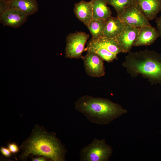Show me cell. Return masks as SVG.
<instances>
[{
  "instance_id": "6da1fadb",
  "label": "cell",
  "mask_w": 161,
  "mask_h": 161,
  "mask_svg": "<svg viewBox=\"0 0 161 161\" xmlns=\"http://www.w3.org/2000/svg\"><path fill=\"white\" fill-rule=\"evenodd\" d=\"M54 132H49L43 126L35 124L30 136L20 146L21 160L44 156L52 161H65L67 149Z\"/></svg>"
},
{
  "instance_id": "7a4b0ae2",
  "label": "cell",
  "mask_w": 161,
  "mask_h": 161,
  "mask_svg": "<svg viewBox=\"0 0 161 161\" xmlns=\"http://www.w3.org/2000/svg\"><path fill=\"white\" fill-rule=\"evenodd\" d=\"M74 103L76 110L90 122L98 125L108 124L127 112L121 105L109 99L88 95L80 97Z\"/></svg>"
},
{
  "instance_id": "3957f363",
  "label": "cell",
  "mask_w": 161,
  "mask_h": 161,
  "mask_svg": "<svg viewBox=\"0 0 161 161\" xmlns=\"http://www.w3.org/2000/svg\"><path fill=\"white\" fill-rule=\"evenodd\" d=\"M122 65L132 78L140 76L152 85H161V53L148 49L130 51Z\"/></svg>"
},
{
  "instance_id": "277c9868",
  "label": "cell",
  "mask_w": 161,
  "mask_h": 161,
  "mask_svg": "<svg viewBox=\"0 0 161 161\" xmlns=\"http://www.w3.org/2000/svg\"><path fill=\"white\" fill-rule=\"evenodd\" d=\"M112 147L104 139L95 138L92 142L82 148L80 152L81 161H107L112 153Z\"/></svg>"
},
{
  "instance_id": "5b68a950",
  "label": "cell",
  "mask_w": 161,
  "mask_h": 161,
  "mask_svg": "<svg viewBox=\"0 0 161 161\" xmlns=\"http://www.w3.org/2000/svg\"><path fill=\"white\" fill-rule=\"evenodd\" d=\"M89 35L84 32L69 33L66 38L65 56L70 59L82 58L85 46Z\"/></svg>"
},
{
  "instance_id": "8992f818",
  "label": "cell",
  "mask_w": 161,
  "mask_h": 161,
  "mask_svg": "<svg viewBox=\"0 0 161 161\" xmlns=\"http://www.w3.org/2000/svg\"><path fill=\"white\" fill-rule=\"evenodd\" d=\"M118 17L125 23L138 27L151 25L136 2Z\"/></svg>"
},
{
  "instance_id": "52a82bcc",
  "label": "cell",
  "mask_w": 161,
  "mask_h": 161,
  "mask_svg": "<svg viewBox=\"0 0 161 161\" xmlns=\"http://www.w3.org/2000/svg\"><path fill=\"white\" fill-rule=\"evenodd\" d=\"M82 58L86 74L93 77H100L105 75L103 60L97 54L92 51H87Z\"/></svg>"
},
{
  "instance_id": "ba28073f",
  "label": "cell",
  "mask_w": 161,
  "mask_h": 161,
  "mask_svg": "<svg viewBox=\"0 0 161 161\" xmlns=\"http://www.w3.org/2000/svg\"><path fill=\"white\" fill-rule=\"evenodd\" d=\"M139 27L126 24L120 34L115 39L123 53L130 51L139 34Z\"/></svg>"
},
{
  "instance_id": "9c48e42d",
  "label": "cell",
  "mask_w": 161,
  "mask_h": 161,
  "mask_svg": "<svg viewBox=\"0 0 161 161\" xmlns=\"http://www.w3.org/2000/svg\"><path fill=\"white\" fill-rule=\"evenodd\" d=\"M27 17L28 16L23 12L16 9L10 8L0 14V21L4 26L16 28L26 22Z\"/></svg>"
},
{
  "instance_id": "30bf717a",
  "label": "cell",
  "mask_w": 161,
  "mask_h": 161,
  "mask_svg": "<svg viewBox=\"0 0 161 161\" xmlns=\"http://www.w3.org/2000/svg\"><path fill=\"white\" fill-rule=\"evenodd\" d=\"M158 37L159 35L157 29L151 25L139 27V34L133 46L150 45Z\"/></svg>"
},
{
  "instance_id": "8fae6325",
  "label": "cell",
  "mask_w": 161,
  "mask_h": 161,
  "mask_svg": "<svg viewBox=\"0 0 161 161\" xmlns=\"http://www.w3.org/2000/svg\"><path fill=\"white\" fill-rule=\"evenodd\" d=\"M74 13L77 18L87 27L93 19V12L92 1L81 0L75 4Z\"/></svg>"
},
{
  "instance_id": "7c38bea8",
  "label": "cell",
  "mask_w": 161,
  "mask_h": 161,
  "mask_svg": "<svg viewBox=\"0 0 161 161\" xmlns=\"http://www.w3.org/2000/svg\"><path fill=\"white\" fill-rule=\"evenodd\" d=\"M92 47L103 48L116 55L119 53H123L115 39L104 37L96 39H91L85 48Z\"/></svg>"
},
{
  "instance_id": "4fadbf2b",
  "label": "cell",
  "mask_w": 161,
  "mask_h": 161,
  "mask_svg": "<svg viewBox=\"0 0 161 161\" xmlns=\"http://www.w3.org/2000/svg\"><path fill=\"white\" fill-rule=\"evenodd\" d=\"M143 13L148 20L157 18L161 11V0H135Z\"/></svg>"
},
{
  "instance_id": "5bb4252c",
  "label": "cell",
  "mask_w": 161,
  "mask_h": 161,
  "mask_svg": "<svg viewBox=\"0 0 161 161\" xmlns=\"http://www.w3.org/2000/svg\"><path fill=\"white\" fill-rule=\"evenodd\" d=\"M125 24L118 17L110 16L106 20L103 37L116 39L123 30Z\"/></svg>"
},
{
  "instance_id": "9a60e30c",
  "label": "cell",
  "mask_w": 161,
  "mask_h": 161,
  "mask_svg": "<svg viewBox=\"0 0 161 161\" xmlns=\"http://www.w3.org/2000/svg\"><path fill=\"white\" fill-rule=\"evenodd\" d=\"M10 8L19 10L28 16L38 11V5L36 0H14L7 4V9Z\"/></svg>"
},
{
  "instance_id": "2e32d148",
  "label": "cell",
  "mask_w": 161,
  "mask_h": 161,
  "mask_svg": "<svg viewBox=\"0 0 161 161\" xmlns=\"http://www.w3.org/2000/svg\"><path fill=\"white\" fill-rule=\"evenodd\" d=\"M93 18L107 20L111 16L112 12L107 6L106 0H92Z\"/></svg>"
},
{
  "instance_id": "e0dca14e",
  "label": "cell",
  "mask_w": 161,
  "mask_h": 161,
  "mask_svg": "<svg viewBox=\"0 0 161 161\" xmlns=\"http://www.w3.org/2000/svg\"><path fill=\"white\" fill-rule=\"evenodd\" d=\"M106 20L101 19L93 18L87 27L91 34L92 39L103 37V32Z\"/></svg>"
},
{
  "instance_id": "ac0fdd59",
  "label": "cell",
  "mask_w": 161,
  "mask_h": 161,
  "mask_svg": "<svg viewBox=\"0 0 161 161\" xmlns=\"http://www.w3.org/2000/svg\"><path fill=\"white\" fill-rule=\"evenodd\" d=\"M107 4L112 6L115 9L118 17L123 13L125 9L135 3V0H106Z\"/></svg>"
},
{
  "instance_id": "d6986e66",
  "label": "cell",
  "mask_w": 161,
  "mask_h": 161,
  "mask_svg": "<svg viewBox=\"0 0 161 161\" xmlns=\"http://www.w3.org/2000/svg\"><path fill=\"white\" fill-rule=\"evenodd\" d=\"M85 51L94 52L103 61L109 63L112 62L115 59H117V55L103 48L96 47L85 48Z\"/></svg>"
},
{
  "instance_id": "ffe728a7",
  "label": "cell",
  "mask_w": 161,
  "mask_h": 161,
  "mask_svg": "<svg viewBox=\"0 0 161 161\" xmlns=\"http://www.w3.org/2000/svg\"><path fill=\"white\" fill-rule=\"evenodd\" d=\"M7 148L13 154L17 153L20 150V147H18L15 143H8L7 144Z\"/></svg>"
},
{
  "instance_id": "44dd1931",
  "label": "cell",
  "mask_w": 161,
  "mask_h": 161,
  "mask_svg": "<svg viewBox=\"0 0 161 161\" xmlns=\"http://www.w3.org/2000/svg\"><path fill=\"white\" fill-rule=\"evenodd\" d=\"M0 151L2 154L6 157L10 158L12 156V153L8 148L1 146Z\"/></svg>"
},
{
  "instance_id": "7402d4cb",
  "label": "cell",
  "mask_w": 161,
  "mask_h": 161,
  "mask_svg": "<svg viewBox=\"0 0 161 161\" xmlns=\"http://www.w3.org/2000/svg\"><path fill=\"white\" fill-rule=\"evenodd\" d=\"M156 23L157 30L159 35V37L161 38V16L156 18Z\"/></svg>"
},
{
  "instance_id": "603a6c76",
  "label": "cell",
  "mask_w": 161,
  "mask_h": 161,
  "mask_svg": "<svg viewBox=\"0 0 161 161\" xmlns=\"http://www.w3.org/2000/svg\"><path fill=\"white\" fill-rule=\"evenodd\" d=\"M32 161H50L49 159L44 156H40L32 157L31 158Z\"/></svg>"
},
{
  "instance_id": "cb8c5ba5",
  "label": "cell",
  "mask_w": 161,
  "mask_h": 161,
  "mask_svg": "<svg viewBox=\"0 0 161 161\" xmlns=\"http://www.w3.org/2000/svg\"><path fill=\"white\" fill-rule=\"evenodd\" d=\"M7 4L9 3L14 0H0Z\"/></svg>"
}]
</instances>
